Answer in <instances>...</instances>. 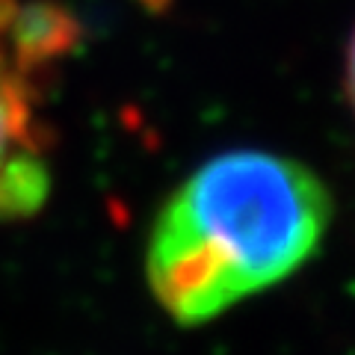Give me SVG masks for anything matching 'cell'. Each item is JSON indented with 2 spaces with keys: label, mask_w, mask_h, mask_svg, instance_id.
I'll list each match as a JSON object with an SVG mask.
<instances>
[{
  "label": "cell",
  "mask_w": 355,
  "mask_h": 355,
  "mask_svg": "<svg viewBox=\"0 0 355 355\" xmlns=\"http://www.w3.org/2000/svg\"><path fill=\"white\" fill-rule=\"evenodd\" d=\"M329 222V187L311 166L261 148L222 151L154 219L148 291L178 326H205L302 270Z\"/></svg>",
  "instance_id": "6da1fadb"
},
{
  "label": "cell",
  "mask_w": 355,
  "mask_h": 355,
  "mask_svg": "<svg viewBox=\"0 0 355 355\" xmlns=\"http://www.w3.org/2000/svg\"><path fill=\"white\" fill-rule=\"evenodd\" d=\"M42 80L12 60L0 36V222L39 214L51 196L48 130L36 116Z\"/></svg>",
  "instance_id": "7a4b0ae2"
}]
</instances>
